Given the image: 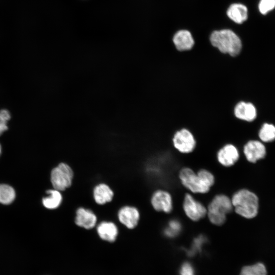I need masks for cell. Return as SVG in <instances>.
Returning a JSON list of instances; mask_svg holds the SVG:
<instances>
[{
    "mask_svg": "<svg viewBox=\"0 0 275 275\" xmlns=\"http://www.w3.org/2000/svg\"><path fill=\"white\" fill-rule=\"evenodd\" d=\"M209 42L220 52L232 57L238 56L243 48L240 38L229 29L213 31L209 37Z\"/></svg>",
    "mask_w": 275,
    "mask_h": 275,
    "instance_id": "obj_1",
    "label": "cell"
},
{
    "mask_svg": "<svg viewBox=\"0 0 275 275\" xmlns=\"http://www.w3.org/2000/svg\"><path fill=\"white\" fill-rule=\"evenodd\" d=\"M235 212L248 219L255 217L258 214L259 199L254 193L241 189L235 193L231 198Z\"/></svg>",
    "mask_w": 275,
    "mask_h": 275,
    "instance_id": "obj_2",
    "label": "cell"
},
{
    "mask_svg": "<svg viewBox=\"0 0 275 275\" xmlns=\"http://www.w3.org/2000/svg\"><path fill=\"white\" fill-rule=\"evenodd\" d=\"M233 209L231 199L224 194H218L214 197L207 208V215L210 223L220 226L224 224L227 215Z\"/></svg>",
    "mask_w": 275,
    "mask_h": 275,
    "instance_id": "obj_3",
    "label": "cell"
},
{
    "mask_svg": "<svg viewBox=\"0 0 275 275\" xmlns=\"http://www.w3.org/2000/svg\"><path fill=\"white\" fill-rule=\"evenodd\" d=\"M74 172L67 163L61 162L53 168L50 174V181L53 189L63 191L72 184Z\"/></svg>",
    "mask_w": 275,
    "mask_h": 275,
    "instance_id": "obj_4",
    "label": "cell"
},
{
    "mask_svg": "<svg viewBox=\"0 0 275 275\" xmlns=\"http://www.w3.org/2000/svg\"><path fill=\"white\" fill-rule=\"evenodd\" d=\"M179 178L181 184L190 191L194 194H206L210 188L208 187L191 169L182 168L179 173Z\"/></svg>",
    "mask_w": 275,
    "mask_h": 275,
    "instance_id": "obj_5",
    "label": "cell"
},
{
    "mask_svg": "<svg viewBox=\"0 0 275 275\" xmlns=\"http://www.w3.org/2000/svg\"><path fill=\"white\" fill-rule=\"evenodd\" d=\"M172 143L174 148L182 154L192 153L197 145L194 135L186 128H182L175 133Z\"/></svg>",
    "mask_w": 275,
    "mask_h": 275,
    "instance_id": "obj_6",
    "label": "cell"
},
{
    "mask_svg": "<svg viewBox=\"0 0 275 275\" xmlns=\"http://www.w3.org/2000/svg\"><path fill=\"white\" fill-rule=\"evenodd\" d=\"M183 209L186 216L194 222H197L204 218L207 213V208L189 193L184 197Z\"/></svg>",
    "mask_w": 275,
    "mask_h": 275,
    "instance_id": "obj_7",
    "label": "cell"
},
{
    "mask_svg": "<svg viewBox=\"0 0 275 275\" xmlns=\"http://www.w3.org/2000/svg\"><path fill=\"white\" fill-rule=\"evenodd\" d=\"M150 203L152 209L157 212L169 213L173 208L171 195L163 189L154 191L151 195Z\"/></svg>",
    "mask_w": 275,
    "mask_h": 275,
    "instance_id": "obj_8",
    "label": "cell"
},
{
    "mask_svg": "<svg viewBox=\"0 0 275 275\" xmlns=\"http://www.w3.org/2000/svg\"><path fill=\"white\" fill-rule=\"evenodd\" d=\"M239 155V150L237 147L231 143H228L218 150L216 158L223 166L230 167L238 160Z\"/></svg>",
    "mask_w": 275,
    "mask_h": 275,
    "instance_id": "obj_9",
    "label": "cell"
},
{
    "mask_svg": "<svg viewBox=\"0 0 275 275\" xmlns=\"http://www.w3.org/2000/svg\"><path fill=\"white\" fill-rule=\"evenodd\" d=\"M119 222L129 229L135 228L140 219L139 209L134 206L125 205L121 207L118 211Z\"/></svg>",
    "mask_w": 275,
    "mask_h": 275,
    "instance_id": "obj_10",
    "label": "cell"
},
{
    "mask_svg": "<svg viewBox=\"0 0 275 275\" xmlns=\"http://www.w3.org/2000/svg\"><path fill=\"white\" fill-rule=\"evenodd\" d=\"M242 152L248 161L255 163L265 157L266 148L260 141L250 140L242 147Z\"/></svg>",
    "mask_w": 275,
    "mask_h": 275,
    "instance_id": "obj_11",
    "label": "cell"
},
{
    "mask_svg": "<svg viewBox=\"0 0 275 275\" xmlns=\"http://www.w3.org/2000/svg\"><path fill=\"white\" fill-rule=\"evenodd\" d=\"M235 117L241 121L252 123L257 117V111L255 105L251 101H240L234 107Z\"/></svg>",
    "mask_w": 275,
    "mask_h": 275,
    "instance_id": "obj_12",
    "label": "cell"
},
{
    "mask_svg": "<svg viewBox=\"0 0 275 275\" xmlns=\"http://www.w3.org/2000/svg\"><path fill=\"white\" fill-rule=\"evenodd\" d=\"M74 223L79 227L90 230L95 227L97 223V217L90 209L80 207L75 211Z\"/></svg>",
    "mask_w": 275,
    "mask_h": 275,
    "instance_id": "obj_13",
    "label": "cell"
},
{
    "mask_svg": "<svg viewBox=\"0 0 275 275\" xmlns=\"http://www.w3.org/2000/svg\"><path fill=\"white\" fill-rule=\"evenodd\" d=\"M97 233L103 241L109 243L114 242L119 234L117 226L113 222L101 221L95 226Z\"/></svg>",
    "mask_w": 275,
    "mask_h": 275,
    "instance_id": "obj_14",
    "label": "cell"
},
{
    "mask_svg": "<svg viewBox=\"0 0 275 275\" xmlns=\"http://www.w3.org/2000/svg\"><path fill=\"white\" fill-rule=\"evenodd\" d=\"M172 42L177 51L183 52L190 50L195 45V40L188 31L182 30L174 35Z\"/></svg>",
    "mask_w": 275,
    "mask_h": 275,
    "instance_id": "obj_15",
    "label": "cell"
},
{
    "mask_svg": "<svg viewBox=\"0 0 275 275\" xmlns=\"http://www.w3.org/2000/svg\"><path fill=\"white\" fill-rule=\"evenodd\" d=\"M114 193L111 188L104 183L96 185L93 189V197L95 203L102 205L112 201Z\"/></svg>",
    "mask_w": 275,
    "mask_h": 275,
    "instance_id": "obj_16",
    "label": "cell"
},
{
    "mask_svg": "<svg viewBox=\"0 0 275 275\" xmlns=\"http://www.w3.org/2000/svg\"><path fill=\"white\" fill-rule=\"evenodd\" d=\"M227 15L235 23L241 24L248 18V10L244 5L235 3L229 7L227 11Z\"/></svg>",
    "mask_w": 275,
    "mask_h": 275,
    "instance_id": "obj_17",
    "label": "cell"
},
{
    "mask_svg": "<svg viewBox=\"0 0 275 275\" xmlns=\"http://www.w3.org/2000/svg\"><path fill=\"white\" fill-rule=\"evenodd\" d=\"M45 193L47 195L42 199L43 205L49 210L57 209L63 201L61 192L53 188H49Z\"/></svg>",
    "mask_w": 275,
    "mask_h": 275,
    "instance_id": "obj_18",
    "label": "cell"
},
{
    "mask_svg": "<svg viewBox=\"0 0 275 275\" xmlns=\"http://www.w3.org/2000/svg\"><path fill=\"white\" fill-rule=\"evenodd\" d=\"M259 139L263 142H271L275 140V126L272 124H263L258 132Z\"/></svg>",
    "mask_w": 275,
    "mask_h": 275,
    "instance_id": "obj_19",
    "label": "cell"
},
{
    "mask_svg": "<svg viewBox=\"0 0 275 275\" xmlns=\"http://www.w3.org/2000/svg\"><path fill=\"white\" fill-rule=\"evenodd\" d=\"M15 196V191L12 187L8 185H0V203L10 204L14 200Z\"/></svg>",
    "mask_w": 275,
    "mask_h": 275,
    "instance_id": "obj_20",
    "label": "cell"
},
{
    "mask_svg": "<svg viewBox=\"0 0 275 275\" xmlns=\"http://www.w3.org/2000/svg\"><path fill=\"white\" fill-rule=\"evenodd\" d=\"M240 275H267V271L263 264L258 263L244 266L242 268Z\"/></svg>",
    "mask_w": 275,
    "mask_h": 275,
    "instance_id": "obj_21",
    "label": "cell"
},
{
    "mask_svg": "<svg viewBox=\"0 0 275 275\" xmlns=\"http://www.w3.org/2000/svg\"><path fill=\"white\" fill-rule=\"evenodd\" d=\"M197 173L208 187L211 188L214 185L215 178L211 172L203 169L200 170Z\"/></svg>",
    "mask_w": 275,
    "mask_h": 275,
    "instance_id": "obj_22",
    "label": "cell"
},
{
    "mask_svg": "<svg viewBox=\"0 0 275 275\" xmlns=\"http://www.w3.org/2000/svg\"><path fill=\"white\" fill-rule=\"evenodd\" d=\"M274 8L275 0H260L259 2L258 10L262 15H266Z\"/></svg>",
    "mask_w": 275,
    "mask_h": 275,
    "instance_id": "obj_23",
    "label": "cell"
},
{
    "mask_svg": "<svg viewBox=\"0 0 275 275\" xmlns=\"http://www.w3.org/2000/svg\"><path fill=\"white\" fill-rule=\"evenodd\" d=\"M181 229V225L178 221L176 220L171 221L169 226L164 231L166 236L169 237H173L177 236Z\"/></svg>",
    "mask_w": 275,
    "mask_h": 275,
    "instance_id": "obj_24",
    "label": "cell"
},
{
    "mask_svg": "<svg viewBox=\"0 0 275 275\" xmlns=\"http://www.w3.org/2000/svg\"><path fill=\"white\" fill-rule=\"evenodd\" d=\"M10 119L11 115L8 110H0V135L8 129V123Z\"/></svg>",
    "mask_w": 275,
    "mask_h": 275,
    "instance_id": "obj_25",
    "label": "cell"
},
{
    "mask_svg": "<svg viewBox=\"0 0 275 275\" xmlns=\"http://www.w3.org/2000/svg\"><path fill=\"white\" fill-rule=\"evenodd\" d=\"M180 275H195L192 265L188 262L183 263L180 270Z\"/></svg>",
    "mask_w": 275,
    "mask_h": 275,
    "instance_id": "obj_26",
    "label": "cell"
},
{
    "mask_svg": "<svg viewBox=\"0 0 275 275\" xmlns=\"http://www.w3.org/2000/svg\"><path fill=\"white\" fill-rule=\"evenodd\" d=\"M1 145H0V154H1Z\"/></svg>",
    "mask_w": 275,
    "mask_h": 275,
    "instance_id": "obj_27",
    "label": "cell"
}]
</instances>
